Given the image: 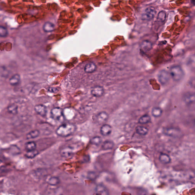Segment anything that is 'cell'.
<instances>
[{"label": "cell", "instance_id": "6da1fadb", "mask_svg": "<svg viewBox=\"0 0 195 195\" xmlns=\"http://www.w3.org/2000/svg\"><path fill=\"white\" fill-rule=\"evenodd\" d=\"M76 126L73 124H63L58 128L56 133L59 136L65 137L73 134L76 131Z\"/></svg>", "mask_w": 195, "mask_h": 195}, {"label": "cell", "instance_id": "7a4b0ae2", "mask_svg": "<svg viewBox=\"0 0 195 195\" xmlns=\"http://www.w3.org/2000/svg\"><path fill=\"white\" fill-rule=\"evenodd\" d=\"M170 75L174 81H179L184 77V72L181 66H174L170 69Z\"/></svg>", "mask_w": 195, "mask_h": 195}, {"label": "cell", "instance_id": "3957f363", "mask_svg": "<svg viewBox=\"0 0 195 195\" xmlns=\"http://www.w3.org/2000/svg\"><path fill=\"white\" fill-rule=\"evenodd\" d=\"M165 135L172 137H180L182 135V132L180 129L176 128L170 127L165 128L163 130Z\"/></svg>", "mask_w": 195, "mask_h": 195}, {"label": "cell", "instance_id": "277c9868", "mask_svg": "<svg viewBox=\"0 0 195 195\" xmlns=\"http://www.w3.org/2000/svg\"><path fill=\"white\" fill-rule=\"evenodd\" d=\"M156 10L152 6H150L146 9L145 12L142 15V19L145 20H151L155 17Z\"/></svg>", "mask_w": 195, "mask_h": 195}, {"label": "cell", "instance_id": "5b68a950", "mask_svg": "<svg viewBox=\"0 0 195 195\" xmlns=\"http://www.w3.org/2000/svg\"><path fill=\"white\" fill-rule=\"evenodd\" d=\"M170 77V74L165 70L160 71L158 74V80L162 85L167 84L169 82Z\"/></svg>", "mask_w": 195, "mask_h": 195}, {"label": "cell", "instance_id": "8992f818", "mask_svg": "<svg viewBox=\"0 0 195 195\" xmlns=\"http://www.w3.org/2000/svg\"><path fill=\"white\" fill-rule=\"evenodd\" d=\"M51 115L52 118L57 121L61 120L64 117L63 109L58 107L53 108L52 109Z\"/></svg>", "mask_w": 195, "mask_h": 195}, {"label": "cell", "instance_id": "52a82bcc", "mask_svg": "<svg viewBox=\"0 0 195 195\" xmlns=\"http://www.w3.org/2000/svg\"><path fill=\"white\" fill-rule=\"evenodd\" d=\"M74 149L72 146H65L60 150L61 155L65 158H70L74 154Z\"/></svg>", "mask_w": 195, "mask_h": 195}, {"label": "cell", "instance_id": "ba28073f", "mask_svg": "<svg viewBox=\"0 0 195 195\" xmlns=\"http://www.w3.org/2000/svg\"><path fill=\"white\" fill-rule=\"evenodd\" d=\"M183 99L186 105H191L195 102V93L189 92L184 95Z\"/></svg>", "mask_w": 195, "mask_h": 195}, {"label": "cell", "instance_id": "9c48e42d", "mask_svg": "<svg viewBox=\"0 0 195 195\" xmlns=\"http://www.w3.org/2000/svg\"><path fill=\"white\" fill-rule=\"evenodd\" d=\"M91 93L93 97H102L104 93V89L102 87L96 86L92 88Z\"/></svg>", "mask_w": 195, "mask_h": 195}, {"label": "cell", "instance_id": "30bf717a", "mask_svg": "<svg viewBox=\"0 0 195 195\" xmlns=\"http://www.w3.org/2000/svg\"><path fill=\"white\" fill-rule=\"evenodd\" d=\"M96 118L97 122L99 124H105L108 119V114L105 111L101 112L97 114Z\"/></svg>", "mask_w": 195, "mask_h": 195}, {"label": "cell", "instance_id": "8fae6325", "mask_svg": "<svg viewBox=\"0 0 195 195\" xmlns=\"http://www.w3.org/2000/svg\"><path fill=\"white\" fill-rule=\"evenodd\" d=\"M36 113L42 117L46 116L47 114V109L46 106L43 105H36L35 107Z\"/></svg>", "mask_w": 195, "mask_h": 195}, {"label": "cell", "instance_id": "7c38bea8", "mask_svg": "<svg viewBox=\"0 0 195 195\" xmlns=\"http://www.w3.org/2000/svg\"><path fill=\"white\" fill-rule=\"evenodd\" d=\"M112 129L111 126L107 124H104L100 129V133L104 136H107L111 134Z\"/></svg>", "mask_w": 195, "mask_h": 195}, {"label": "cell", "instance_id": "4fadbf2b", "mask_svg": "<svg viewBox=\"0 0 195 195\" xmlns=\"http://www.w3.org/2000/svg\"><path fill=\"white\" fill-rule=\"evenodd\" d=\"M46 181L47 183L51 186H56L60 183V179L53 176H48L46 178Z\"/></svg>", "mask_w": 195, "mask_h": 195}, {"label": "cell", "instance_id": "5bb4252c", "mask_svg": "<svg viewBox=\"0 0 195 195\" xmlns=\"http://www.w3.org/2000/svg\"><path fill=\"white\" fill-rule=\"evenodd\" d=\"M97 66L93 63H87L84 67V71L87 73H91L96 71Z\"/></svg>", "mask_w": 195, "mask_h": 195}, {"label": "cell", "instance_id": "9a60e30c", "mask_svg": "<svg viewBox=\"0 0 195 195\" xmlns=\"http://www.w3.org/2000/svg\"><path fill=\"white\" fill-rule=\"evenodd\" d=\"M55 27V25L54 24L51 22H46L43 26V31L45 32H51L54 30Z\"/></svg>", "mask_w": 195, "mask_h": 195}, {"label": "cell", "instance_id": "2e32d148", "mask_svg": "<svg viewBox=\"0 0 195 195\" xmlns=\"http://www.w3.org/2000/svg\"><path fill=\"white\" fill-rule=\"evenodd\" d=\"M20 81V76L18 74L13 75L9 80V83L12 86H15L19 84Z\"/></svg>", "mask_w": 195, "mask_h": 195}, {"label": "cell", "instance_id": "e0dca14e", "mask_svg": "<svg viewBox=\"0 0 195 195\" xmlns=\"http://www.w3.org/2000/svg\"><path fill=\"white\" fill-rule=\"evenodd\" d=\"M159 160L162 163L168 164L170 162L171 159L170 157L166 154H161L159 157Z\"/></svg>", "mask_w": 195, "mask_h": 195}, {"label": "cell", "instance_id": "ac0fdd59", "mask_svg": "<svg viewBox=\"0 0 195 195\" xmlns=\"http://www.w3.org/2000/svg\"><path fill=\"white\" fill-rule=\"evenodd\" d=\"M163 113V110L160 108L155 107L153 108L151 114L155 118H158L162 115Z\"/></svg>", "mask_w": 195, "mask_h": 195}, {"label": "cell", "instance_id": "d6986e66", "mask_svg": "<svg viewBox=\"0 0 195 195\" xmlns=\"http://www.w3.org/2000/svg\"><path fill=\"white\" fill-rule=\"evenodd\" d=\"M148 131V129L143 126H138L136 129L137 134L140 135L145 136L147 135Z\"/></svg>", "mask_w": 195, "mask_h": 195}, {"label": "cell", "instance_id": "ffe728a7", "mask_svg": "<svg viewBox=\"0 0 195 195\" xmlns=\"http://www.w3.org/2000/svg\"><path fill=\"white\" fill-rule=\"evenodd\" d=\"M114 145V142L111 141L107 140L104 142L101 146V147L104 150H111Z\"/></svg>", "mask_w": 195, "mask_h": 195}, {"label": "cell", "instance_id": "44dd1931", "mask_svg": "<svg viewBox=\"0 0 195 195\" xmlns=\"http://www.w3.org/2000/svg\"><path fill=\"white\" fill-rule=\"evenodd\" d=\"M152 47V43L150 41L145 40L142 42V48L144 51H148L151 49Z\"/></svg>", "mask_w": 195, "mask_h": 195}, {"label": "cell", "instance_id": "7402d4cb", "mask_svg": "<svg viewBox=\"0 0 195 195\" xmlns=\"http://www.w3.org/2000/svg\"><path fill=\"white\" fill-rule=\"evenodd\" d=\"M39 135H40V131L39 130H32L27 134L26 136V139H34L39 136Z\"/></svg>", "mask_w": 195, "mask_h": 195}, {"label": "cell", "instance_id": "603a6c76", "mask_svg": "<svg viewBox=\"0 0 195 195\" xmlns=\"http://www.w3.org/2000/svg\"><path fill=\"white\" fill-rule=\"evenodd\" d=\"M7 111L10 114L15 115L18 113V106L17 105L13 104L9 105L7 108Z\"/></svg>", "mask_w": 195, "mask_h": 195}, {"label": "cell", "instance_id": "cb8c5ba5", "mask_svg": "<svg viewBox=\"0 0 195 195\" xmlns=\"http://www.w3.org/2000/svg\"><path fill=\"white\" fill-rule=\"evenodd\" d=\"M37 145L34 142H27L25 144V148L27 151H31L36 150Z\"/></svg>", "mask_w": 195, "mask_h": 195}, {"label": "cell", "instance_id": "d4e9b609", "mask_svg": "<svg viewBox=\"0 0 195 195\" xmlns=\"http://www.w3.org/2000/svg\"><path fill=\"white\" fill-rule=\"evenodd\" d=\"M151 121V118L149 115L147 114L142 116L138 120V122L140 124H146L149 123Z\"/></svg>", "mask_w": 195, "mask_h": 195}, {"label": "cell", "instance_id": "484cf974", "mask_svg": "<svg viewBox=\"0 0 195 195\" xmlns=\"http://www.w3.org/2000/svg\"><path fill=\"white\" fill-rule=\"evenodd\" d=\"M38 154H39V152L38 150H32V151H27L25 155V156L29 159H32V158L35 157Z\"/></svg>", "mask_w": 195, "mask_h": 195}, {"label": "cell", "instance_id": "4316f807", "mask_svg": "<svg viewBox=\"0 0 195 195\" xmlns=\"http://www.w3.org/2000/svg\"><path fill=\"white\" fill-rule=\"evenodd\" d=\"M102 138L101 137L96 136L92 138L90 140L91 144L96 146H98L102 142Z\"/></svg>", "mask_w": 195, "mask_h": 195}, {"label": "cell", "instance_id": "83f0119b", "mask_svg": "<svg viewBox=\"0 0 195 195\" xmlns=\"http://www.w3.org/2000/svg\"><path fill=\"white\" fill-rule=\"evenodd\" d=\"M96 194L97 195H108L106 189L102 186H98L96 188Z\"/></svg>", "mask_w": 195, "mask_h": 195}, {"label": "cell", "instance_id": "f1b7e54d", "mask_svg": "<svg viewBox=\"0 0 195 195\" xmlns=\"http://www.w3.org/2000/svg\"><path fill=\"white\" fill-rule=\"evenodd\" d=\"M167 18V14L165 12L162 11L159 12L157 17V19L159 22H164Z\"/></svg>", "mask_w": 195, "mask_h": 195}, {"label": "cell", "instance_id": "f546056e", "mask_svg": "<svg viewBox=\"0 0 195 195\" xmlns=\"http://www.w3.org/2000/svg\"><path fill=\"white\" fill-rule=\"evenodd\" d=\"M8 35V32L7 29L3 26L0 27V35L1 37H6Z\"/></svg>", "mask_w": 195, "mask_h": 195}, {"label": "cell", "instance_id": "4dcf8cb0", "mask_svg": "<svg viewBox=\"0 0 195 195\" xmlns=\"http://www.w3.org/2000/svg\"><path fill=\"white\" fill-rule=\"evenodd\" d=\"M188 64L191 67L193 68L195 67V55H192L188 61Z\"/></svg>", "mask_w": 195, "mask_h": 195}, {"label": "cell", "instance_id": "1f68e13d", "mask_svg": "<svg viewBox=\"0 0 195 195\" xmlns=\"http://www.w3.org/2000/svg\"><path fill=\"white\" fill-rule=\"evenodd\" d=\"M48 91L51 93H55L58 92V89L54 87H50L48 89Z\"/></svg>", "mask_w": 195, "mask_h": 195}, {"label": "cell", "instance_id": "d6a6232c", "mask_svg": "<svg viewBox=\"0 0 195 195\" xmlns=\"http://www.w3.org/2000/svg\"><path fill=\"white\" fill-rule=\"evenodd\" d=\"M192 3L194 4L195 5V1H192Z\"/></svg>", "mask_w": 195, "mask_h": 195}, {"label": "cell", "instance_id": "836d02e7", "mask_svg": "<svg viewBox=\"0 0 195 195\" xmlns=\"http://www.w3.org/2000/svg\"><path fill=\"white\" fill-rule=\"evenodd\" d=\"M194 126L195 127V119L194 120Z\"/></svg>", "mask_w": 195, "mask_h": 195}]
</instances>
